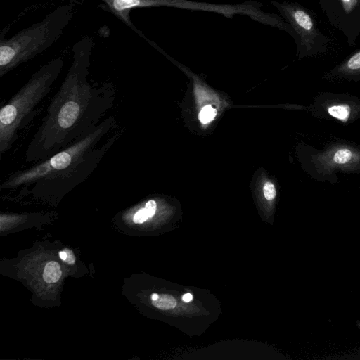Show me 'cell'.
Listing matches in <instances>:
<instances>
[{
	"instance_id": "6da1fadb",
	"label": "cell",
	"mask_w": 360,
	"mask_h": 360,
	"mask_svg": "<svg viewBox=\"0 0 360 360\" xmlns=\"http://www.w3.org/2000/svg\"><path fill=\"white\" fill-rule=\"evenodd\" d=\"M94 44L89 36L75 44L70 69L27 146L26 162L41 161L76 142L112 107V83L95 86L87 79Z\"/></svg>"
},
{
	"instance_id": "7a4b0ae2",
	"label": "cell",
	"mask_w": 360,
	"mask_h": 360,
	"mask_svg": "<svg viewBox=\"0 0 360 360\" xmlns=\"http://www.w3.org/2000/svg\"><path fill=\"white\" fill-rule=\"evenodd\" d=\"M113 115L102 120L81 139L51 157L8 176L1 189L21 188L45 198L58 197L84 182L124 133L117 131Z\"/></svg>"
},
{
	"instance_id": "3957f363",
	"label": "cell",
	"mask_w": 360,
	"mask_h": 360,
	"mask_svg": "<svg viewBox=\"0 0 360 360\" xmlns=\"http://www.w3.org/2000/svg\"><path fill=\"white\" fill-rule=\"evenodd\" d=\"M64 65L58 56L43 65L0 110V155L13 146L34 116L38 104L49 94Z\"/></svg>"
},
{
	"instance_id": "277c9868",
	"label": "cell",
	"mask_w": 360,
	"mask_h": 360,
	"mask_svg": "<svg viewBox=\"0 0 360 360\" xmlns=\"http://www.w3.org/2000/svg\"><path fill=\"white\" fill-rule=\"evenodd\" d=\"M74 7L66 4L49 13L40 22L9 39L0 40V76L42 53L63 34L73 18Z\"/></svg>"
},
{
	"instance_id": "5b68a950",
	"label": "cell",
	"mask_w": 360,
	"mask_h": 360,
	"mask_svg": "<svg viewBox=\"0 0 360 360\" xmlns=\"http://www.w3.org/2000/svg\"><path fill=\"white\" fill-rule=\"evenodd\" d=\"M307 167L318 182L339 183V173L360 174V146L345 141L326 144L319 150L308 146Z\"/></svg>"
},
{
	"instance_id": "8992f818",
	"label": "cell",
	"mask_w": 360,
	"mask_h": 360,
	"mask_svg": "<svg viewBox=\"0 0 360 360\" xmlns=\"http://www.w3.org/2000/svg\"><path fill=\"white\" fill-rule=\"evenodd\" d=\"M310 110L316 117L347 125L360 118V98L348 93L321 92Z\"/></svg>"
},
{
	"instance_id": "52a82bcc",
	"label": "cell",
	"mask_w": 360,
	"mask_h": 360,
	"mask_svg": "<svg viewBox=\"0 0 360 360\" xmlns=\"http://www.w3.org/2000/svg\"><path fill=\"white\" fill-rule=\"evenodd\" d=\"M271 3L297 35L300 55L309 54L318 37V31L311 15L296 3L276 1H271Z\"/></svg>"
},
{
	"instance_id": "ba28073f",
	"label": "cell",
	"mask_w": 360,
	"mask_h": 360,
	"mask_svg": "<svg viewBox=\"0 0 360 360\" xmlns=\"http://www.w3.org/2000/svg\"><path fill=\"white\" fill-rule=\"evenodd\" d=\"M325 77L330 81L360 80V50L331 70Z\"/></svg>"
},
{
	"instance_id": "9c48e42d",
	"label": "cell",
	"mask_w": 360,
	"mask_h": 360,
	"mask_svg": "<svg viewBox=\"0 0 360 360\" xmlns=\"http://www.w3.org/2000/svg\"><path fill=\"white\" fill-rule=\"evenodd\" d=\"M62 275V271L60 264L55 261L49 262L44 268L43 272V278L48 283L57 282Z\"/></svg>"
},
{
	"instance_id": "30bf717a",
	"label": "cell",
	"mask_w": 360,
	"mask_h": 360,
	"mask_svg": "<svg viewBox=\"0 0 360 360\" xmlns=\"http://www.w3.org/2000/svg\"><path fill=\"white\" fill-rule=\"evenodd\" d=\"M152 304L160 309L168 310L175 307L176 301L172 295L162 294L156 300L152 301Z\"/></svg>"
},
{
	"instance_id": "8fae6325",
	"label": "cell",
	"mask_w": 360,
	"mask_h": 360,
	"mask_svg": "<svg viewBox=\"0 0 360 360\" xmlns=\"http://www.w3.org/2000/svg\"><path fill=\"white\" fill-rule=\"evenodd\" d=\"M217 111L211 105H207L202 108L199 114V119L202 124H206L212 121Z\"/></svg>"
},
{
	"instance_id": "7c38bea8",
	"label": "cell",
	"mask_w": 360,
	"mask_h": 360,
	"mask_svg": "<svg viewBox=\"0 0 360 360\" xmlns=\"http://www.w3.org/2000/svg\"><path fill=\"white\" fill-rule=\"evenodd\" d=\"M264 197L268 200H273L276 196V188L271 182H266L263 187Z\"/></svg>"
},
{
	"instance_id": "4fadbf2b",
	"label": "cell",
	"mask_w": 360,
	"mask_h": 360,
	"mask_svg": "<svg viewBox=\"0 0 360 360\" xmlns=\"http://www.w3.org/2000/svg\"><path fill=\"white\" fill-rule=\"evenodd\" d=\"M148 212L144 207L139 209L134 215L133 221L136 224H141L148 219Z\"/></svg>"
},
{
	"instance_id": "5bb4252c",
	"label": "cell",
	"mask_w": 360,
	"mask_h": 360,
	"mask_svg": "<svg viewBox=\"0 0 360 360\" xmlns=\"http://www.w3.org/2000/svg\"><path fill=\"white\" fill-rule=\"evenodd\" d=\"M342 8L346 13H350L356 7L358 0H340Z\"/></svg>"
},
{
	"instance_id": "9a60e30c",
	"label": "cell",
	"mask_w": 360,
	"mask_h": 360,
	"mask_svg": "<svg viewBox=\"0 0 360 360\" xmlns=\"http://www.w3.org/2000/svg\"><path fill=\"white\" fill-rule=\"evenodd\" d=\"M145 208L146 209V211L148 212V217L150 218L153 217L157 208L155 201L153 200H148L145 205Z\"/></svg>"
},
{
	"instance_id": "2e32d148",
	"label": "cell",
	"mask_w": 360,
	"mask_h": 360,
	"mask_svg": "<svg viewBox=\"0 0 360 360\" xmlns=\"http://www.w3.org/2000/svg\"><path fill=\"white\" fill-rule=\"evenodd\" d=\"M64 250L66 252V259L64 262L69 264H73L75 262V257L73 252L68 248H65Z\"/></svg>"
},
{
	"instance_id": "e0dca14e",
	"label": "cell",
	"mask_w": 360,
	"mask_h": 360,
	"mask_svg": "<svg viewBox=\"0 0 360 360\" xmlns=\"http://www.w3.org/2000/svg\"><path fill=\"white\" fill-rule=\"evenodd\" d=\"M193 300V295L191 293H186L182 297V300L185 302H189Z\"/></svg>"
},
{
	"instance_id": "ac0fdd59",
	"label": "cell",
	"mask_w": 360,
	"mask_h": 360,
	"mask_svg": "<svg viewBox=\"0 0 360 360\" xmlns=\"http://www.w3.org/2000/svg\"><path fill=\"white\" fill-rule=\"evenodd\" d=\"M159 297V295H158L157 293H153L152 295H151V300L152 301H154V300H156Z\"/></svg>"
}]
</instances>
